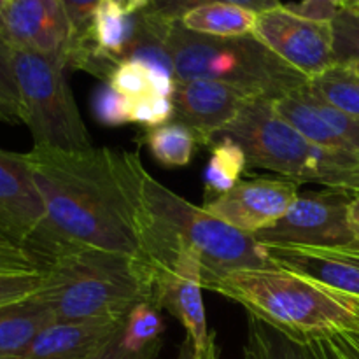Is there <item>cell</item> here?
<instances>
[{
    "label": "cell",
    "mask_w": 359,
    "mask_h": 359,
    "mask_svg": "<svg viewBox=\"0 0 359 359\" xmlns=\"http://www.w3.org/2000/svg\"><path fill=\"white\" fill-rule=\"evenodd\" d=\"M273 266L291 270L328 290L359 300V245L316 249L265 245Z\"/></svg>",
    "instance_id": "obj_15"
},
{
    "label": "cell",
    "mask_w": 359,
    "mask_h": 359,
    "mask_svg": "<svg viewBox=\"0 0 359 359\" xmlns=\"http://www.w3.org/2000/svg\"><path fill=\"white\" fill-rule=\"evenodd\" d=\"M165 323L161 307L154 300H142L128 312L118 335V344L125 351L137 353L161 342Z\"/></svg>",
    "instance_id": "obj_23"
},
{
    "label": "cell",
    "mask_w": 359,
    "mask_h": 359,
    "mask_svg": "<svg viewBox=\"0 0 359 359\" xmlns=\"http://www.w3.org/2000/svg\"><path fill=\"white\" fill-rule=\"evenodd\" d=\"M0 121H2V118H0Z\"/></svg>",
    "instance_id": "obj_45"
},
{
    "label": "cell",
    "mask_w": 359,
    "mask_h": 359,
    "mask_svg": "<svg viewBox=\"0 0 359 359\" xmlns=\"http://www.w3.org/2000/svg\"><path fill=\"white\" fill-rule=\"evenodd\" d=\"M27 160L46 209L28 244L42 265L58 248L104 249L147 262L139 154L112 147H34Z\"/></svg>",
    "instance_id": "obj_1"
},
{
    "label": "cell",
    "mask_w": 359,
    "mask_h": 359,
    "mask_svg": "<svg viewBox=\"0 0 359 359\" xmlns=\"http://www.w3.org/2000/svg\"><path fill=\"white\" fill-rule=\"evenodd\" d=\"M46 272H13L0 273V307L32 298L44 286Z\"/></svg>",
    "instance_id": "obj_29"
},
{
    "label": "cell",
    "mask_w": 359,
    "mask_h": 359,
    "mask_svg": "<svg viewBox=\"0 0 359 359\" xmlns=\"http://www.w3.org/2000/svg\"><path fill=\"white\" fill-rule=\"evenodd\" d=\"M335 63L353 65L359 62V14L344 7L332 21Z\"/></svg>",
    "instance_id": "obj_25"
},
{
    "label": "cell",
    "mask_w": 359,
    "mask_h": 359,
    "mask_svg": "<svg viewBox=\"0 0 359 359\" xmlns=\"http://www.w3.org/2000/svg\"><path fill=\"white\" fill-rule=\"evenodd\" d=\"M258 13L233 4H209L188 11L181 25L195 34L210 37H244L255 30Z\"/></svg>",
    "instance_id": "obj_18"
},
{
    "label": "cell",
    "mask_w": 359,
    "mask_h": 359,
    "mask_svg": "<svg viewBox=\"0 0 359 359\" xmlns=\"http://www.w3.org/2000/svg\"><path fill=\"white\" fill-rule=\"evenodd\" d=\"M309 90L339 111L359 119V74L351 65L335 63L309 79Z\"/></svg>",
    "instance_id": "obj_20"
},
{
    "label": "cell",
    "mask_w": 359,
    "mask_h": 359,
    "mask_svg": "<svg viewBox=\"0 0 359 359\" xmlns=\"http://www.w3.org/2000/svg\"><path fill=\"white\" fill-rule=\"evenodd\" d=\"M259 359H318L311 342L294 339L283 330L249 316L248 344Z\"/></svg>",
    "instance_id": "obj_22"
},
{
    "label": "cell",
    "mask_w": 359,
    "mask_h": 359,
    "mask_svg": "<svg viewBox=\"0 0 359 359\" xmlns=\"http://www.w3.org/2000/svg\"><path fill=\"white\" fill-rule=\"evenodd\" d=\"M62 4L70 25V51L88 37L95 11L98 9L102 0H62Z\"/></svg>",
    "instance_id": "obj_30"
},
{
    "label": "cell",
    "mask_w": 359,
    "mask_h": 359,
    "mask_svg": "<svg viewBox=\"0 0 359 359\" xmlns=\"http://www.w3.org/2000/svg\"><path fill=\"white\" fill-rule=\"evenodd\" d=\"M142 140L149 147L154 160L167 168L186 167L191 161L198 144L195 133L179 121L147 128Z\"/></svg>",
    "instance_id": "obj_21"
},
{
    "label": "cell",
    "mask_w": 359,
    "mask_h": 359,
    "mask_svg": "<svg viewBox=\"0 0 359 359\" xmlns=\"http://www.w3.org/2000/svg\"><path fill=\"white\" fill-rule=\"evenodd\" d=\"M210 158L203 172L207 195H224L241 182L242 172L248 167V158L241 144L230 137H217L212 142Z\"/></svg>",
    "instance_id": "obj_19"
},
{
    "label": "cell",
    "mask_w": 359,
    "mask_h": 359,
    "mask_svg": "<svg viewBox=\"0 0 359 359\" xmlns=\"http://www.w3.org/2000/svg\"><path fill=\"white\" fill-rule=\"evenodd\" d=\"M207 290L305 342L359 330V300L280 266L237 270Z\"/></svg>",
    "instance_id": "obj_4"
},
{
    "label": "cell",
    "mask_w": 359,
    "mask_h": 359,
    "mask_svg": "<svg viewBox=\"0 0 359 359\" xmlns=\"http://www.w3.org/2000/svg\"><path fill=\"white\" fill-rule=\"evenodd\" d=\"M298 186L279 175L249 179L224 195L205 200L203 209L242 233L256 235L273 226L287 212L300 195Z\"/></svg>",
    "instance_id": "obj_11"
},
{
    "label": "cell",
    "mask_w": 359,
    "mask_h": 359,
    "mask_svg": "<svg viewBox=\"0 0 359 359\" xmlns=\"http://www.w3.org/2000/svg\"><path fill=\"white\" fill-rule=\"evenodd\" d=\"M351 67H353V69H354V70H356V72L359 74V62H356V63H353V65H351Z\"/></svg>",
    "instance_id": "obj_43"
},
{
    "label": "cell",
    "mask_w": 359,
    "mask_h": 359,
    "mask_svg": "<svg viewBox=\"0 0 359 359\" xmlns=\"http://www.w3.org/2000/svg\"><path fill=\"white\" fill-rule=\"evenodd\" d=\"M252 35L309 79L335 65L332 23L298 16L287 6L258 13Z\"/></svg>",
    "instance_id": "obj_9"
},
{
    "label": "cell",
    "mask_w": 359,
    "mask_h": 359,
    "mask_svg": "<svg viewBox=\"0 0 359 359\" xmlns=\"http://www.w3.org/2000/svg\"><path fill=\"white\" fill-rule=\"evenodd\" d=\"M177 359H196L195 347H193L191 340H189L188 337H186L184 342H182V344H181V347H179Z\"/></svg>",
    "instance_id": "obj_37"
},
{
    "label": "cell",
    "mask_w": 359,
    "mask_h": 359,
    "mask_svg": "<svg viewBox=\"0 0 359 359\" xmlns=\"http://www.w3.org/2000/svg\"><path fill=\"white\" fill-rule=\"evenodd\" d=\"M244 359H259V358L256 356V353L251 349V347L245 346L244 347Z\"/></svg>",
    "instance_id": "obj_39"
},
{
    "label": "cell",
    "mask_w": 359,
    "mask_h": 359,
    "mask_svg": "<svg viewBox=\"0 0 359 359\" xmlns=\"http://www.w3.org/2000/svg\"><path fill=\"white\" fill-rule=\"evenodd\" d=\"M209 4H233V6L255 11V13H263V11L283 6L280 0H153L146 11L165 21H179L188 11L209 6Z\"/></svg>",
    "instance_id": "obj_24"
},
{
    "label": "cell",
    "mask_w": 359,
    "mask_h": 359,
    "mask_svg": "<svg viewBox=\"0 0 359 359\" xmlns=\"http://www.w3.org/2000/svg\"><path fill=\"white\" fill-rule=\"evenodd\" d=\"M0 118L6 123L21 121V98L11 60V46L0 37Z\"/></svg>",
    "instance_id": "obj_26"
},
{
    "label": "cell",
    "mask_w": 359,
    "mask_h": 359,
    "mask_svg": "<svg viewBox=\"0 0 359 359\" xmlns=\"http://www.w3.org/2000/svg\"><path fill=\"white\" fill-rule=\"evenodd\" d=\"M346 9H351V11H354V13L359 14V0H353L349 6H346Z\"/></svg>",
    "instance_id": "obj_40"
},
{
    "label": "cell",
    "mask_w": 359,
    "mask_h": 359,
    "mask_svg": "<svg viewBox=\"0 0 359 359\" xmlns=\"http://www.w3.org/2000/svg\"><path fill=\"white\" fill-rule=\"evenodd\" d=\"M337 339H339L340 346L344 347V351L347 353V356H349L351 359H359V349L356 346H354L353 342H351L349 339H347L346 335H335Z\"/></svg>",
    "instance_id": "obj_36"
},
{
    "label": "cell",
    "mask_w": 359,
    "mask_h": 359,
    "mask_svg": "<svg viewBox=\"0 0 359 359\" xmlns=\"http://www.w3.org/2000/svg\"><path fill=\"white\" fill-rule=\"evenodd\" d=\"M342 2H344V7H346V6H349V4L353 2V0H342Z\"/></svg>",
    "instance_id": "obj_44"
},
{
    "label": "cell",
    "mask_w": 359,
    "mask_h": 359,
    "mask_svg": "<svg viewBox=\"0 0 359 359\" xmlns=\"http://www.w3.org/2000/svg\"><path fill=\"white\" fill-rule=\"evenodd\" d=\"M7 2H9V0H7Z\"/></svg>",
    "instance_id": "obj_46"
},
{
    "label": "cell",
    "mask_w": 359,
    "mask_h": 359,
    "mask_svg": "<svg viewBox=\"0 0 359 359\" xmlns=\"http://www.w3.org/2000/svg\"><path fill=\"white\" fill-rule=\"evenodd\" d=\"M353 193L339 189L300 193L287 212L273 226L252 235L262 245L335 249L354 248L359 242L349 226Z\"/></svg>",
    "instance_id": "obj_8"
},
{
    "label": "cell",
    "mask_w": 359,
    "mask_h": 359,
    "mask_svg": "<svg viewBox=\"0 0 359 359\" xmlns=\"http://www.w3.org/2000/svg\"><path fill=\"white\" fill-rule=\"evenodd\" d=\"M245 100L251 98L235 88L207 79L175 81L172 97L175 119L188 126L202 146H212L216 137L237 118Z\"/></svg>",
    "instance_id": "obj_14"
},
{
    "label": "cell",
    "mask_w": 359,
    "mask_h": 359,
    "mask_svg": "<svg viewBox=\"0 0 359 359\" xmlns=\"http://www.w3.org/2000/svg\"><path fill=\"white\" fill-rule=\"evenodd\" d=\"M132 102L130 107V123H137L146 128L167 125L175 118V109L172 98L161 95H146Z\"/></svg>",
    "instance_id": "obj_28"
},
{
    "label": "cell",
    "mask_w": 359,
    "mask_h": 359,
    "mask_svg": "<svg viewBox=\"0 0 359 359\" xmlns=\"http://www.w3.org/2000/svg\"><path fill=\"white\" fill-rule=\"evenodd\" d=\"M342 335H346L347 339H349L351 342H353L354 346H356L359 349V330H358V332H353V333H342Z\"/></svg>",
    "instance_id": "obj_38"
},
{
    "label": "cell",
    "mask_w": 359,
    "mask_h": 359,
    "mask_svg": "<svg viewBox=\"0 0 359 359\" xmlns=\"http://www.w3.org/2000/svg\"><path fill=\"white\" fill-rule=\"evenodd\" d=\"M209 359H221V358H219V349H217V347H216V349H214V353L210 354Z\"/></svg>",
    "instance_id": "obj_41"
},
{
    "label": "cell",
    "mask_w": 359,
    "mask_h": 359,
    "mask_svg": "<svg viewBox=\"0 0 359 359\" xmlns=\"http://www.w3.org/2000/svg\"><path fill=\"white\" fill-rule=\"evenodd\" d=\"M14 77L21 98V123L34 137V147L86 151L93 142L67 83V65L32 49L11 48Z\"/></svg>",
    "instance_id": "obj_7"
},
{
    "label": "cell",
    "mask_w": 359,
    "mask_h": 359,
    "mask_svg": "<svg viewBox=\"0 0 359 359\" xmlns=\"http://www.w3.org/2000/svg\"><path fill=\"white\" fill-rule=\"evenodd\" d=\"M6 4H7V0H0V13H2V11H4Z\"/></svg>",
    "instance_id": "obj_42"
},
{
    "label": "cell",
    "mask_w": 359,
    "mask_h": 359,
    "mask_svg": "<svg viewBox=\"0 0 359 359\" xmlns=\"http://www.w3.org/2000/svg\"><path fill=\"white\" fill-rule=\"evenodd\" d=\"M167 44L175 81L207 79L228 84L251 100L276 102L307 86L309 77L284 62L255 35L210 37L170 21Z\"/></svg>",
    "instance_id": "obj_6"
},
{
    "label": "cell",
    "mask_w": 359,
    "mask_h": 359,
    "mask_svg": "<svg viewBox=\"0 0 359 359\" xmlns=\"http://www.w3.org/2000/svg\"><path fill=\"white\" fill-rule=\"evenodd\" d=\"M311 346L314 349L318 359H351L344 347L340 346L339 339L335 335L325 337V339L311 340Z\"/></svg>",
    "instance_id": "obj_34"
},
{
    "label": "cell",
    "mask_w": 359,
    "mask_h": 359,
    "mask_svg": "<svg viewBox=\"0 0 359 359\" xmlns=\"http://www.w3.org/2000/svg\"><path fill=\"white\" fill-rule=\"evenodd\" d=\"M118 335L109 342V346L105 347V349L102 351V353L95 359H158L161 346H163V340H161V342L153 344V346L146 347V349L137 351V353H130V351H125L121 346H119Z\"/></svg>",
    "instance_id": "obj_33"
},
{
    "label": "cell",
    "mask_w": 359,
    "mask_h": 359,
    "mask_svg": "<svg viewBox=\"0 0 359 359\" xmlns=\"http://www.w3.org/2000/svg\"><path fill=\"white\" fill-rule=\"evenodd\" d=\"M287 9L309 20L332 23L337 14L344 9V2L342 0H302V2L290 4Z\"/></svg>",
    "instance_id": "obj_32"
},
{
    "label": "cell",
    "mask_w": 359,
    "mask_h": 359,
    "mask_svg": "<svg viewBox=\"0 0 359 359\" xmlns=\"http://www.w3.org/2000/svg\"><path fill=\"white\" fill-rule=\"evenodd\" d=\"M217 137L241 144L248 167L273 172L297 184L316 182L359 195V153L316 146L277 114L272 102L245 100Z\"/></svg>",
    "instance_id": "obj_5"
},
{
    "label": "cell",
    "mask_w": 359,
    "mask_h": 359,
    "mask_svg": "<svg viewBox=\"0 0 359 359\" xmlns=\"http://www.w3.org/2000/svg\"><path fill=\"white\" fill-rule=\"evenodd\" d=\"M347 216H349L351 230H353L354 237H356V241L359 242V195H354L353 200H351Z\"/></svg>",
    "instance_id": "obj_35"
},
{
    "label": "cell",
    "mask_w": 359,
    "mask_h": 359,
    "mask_svg": "<svg viewBox=\"0 0 359 359\" xmlns=\"http://www.w3.org/2000/svg\"><path fill=\"white\" fill-rule=\"evenodd\" d=\"M144 249L153 269L188 251L202 265L203 287L237 270L273 266L265 245L175 195L146 168L140 174Z\"/></svg>",
    "instance_id": "obj_2"
},
{
    "label": "cell",
    "mask_w": 359,
    "mask_h": 359,
    "mask_svg": "<svg viewBox=\"0 0 359 359\" xmlns=\"http://www.w3.org/2000/svg\"><path fill=\"white\" fill-rule=\"evenodd\" d=\"M202 290V265L191 252L177 251L170 262L154 269L153 300L184 326L196 359H209L217 346L207 326Z\"/></svg>",
    "instance_id": "obj_10"
},
{
    "label": "cell",
    "mask_w": 359,
    "mask_h": 359,
    "mask_svg": "<svg viewBox=\"0 0 359 359\" xmlns=\"http://www.w3.org/2000/svg\"><path fill=\"white\" fill-rule=\"evenodd\" d=\"M93 114L100 125L104 126H123L130 123V107L132 102L116 91L114 88L104 84L93 95Z\"/></svg>",
    "instance_id": "obj_27"
},
{
    "label": "cell",
    "mask_w": 359,
    "mask_h": 359,
    "mask_svg": "<svg viewBox=\"0 0 359 359\" xmlns=\"http://www.w3.org/2000/svg\"><path fill=\"white\" fill-rule=\"evenodd\" d=\"M46 219L27 154L0 149V238L28 248Z\"/></svg>",
    "instance_id": "obj_13"
},
{
    "label": "cell",
    "mask_w": 359,
    "mask_h": 359,
    "mask_svg": "<svg viewBox=\"0 0 359 359\" xmlns=\"http://www.w3.org/2000/svg\"><path fill=\"white\" fill-rule=\"evenodd\" d=\"M44 286L37 293L58 323L121 321L154 297V269L123 252L58 248L44 259Z\"/></svg>",
    "instance_id": "obj_3"
},
{
    "label": "cell",
    "mask_w": 359,
    "mask_h": 359,
    "mask_svg": "<svg viewBox=\"0 0 359 359\" xmlns=\"http://www.w3.org/2000/svg\"><path fill=\"white\" fill-rule=\"evenodd\" d=\"M121 321L53 323L21 353L6 359H95L121 332Z\"/></svg>",
    "instance_id": "obj_16"
},
{
    "label": "cell",
    "mask_w": 359,
    "mask_h": 359,
    "mask_svg": "<svg viewBox=\"0 0 359 359\" xmlns=\"http://www.w3.org/2000/svg\"><path fill=\"white\" fill-rule=\"evenodd\" d=\"M41 258L28 248L0 238V273L13 272H35L42 270Z\"/></svg>",
    "instance_id": "obj_31"
},
{
    "label": "cell",
    "mask_w": 359,
    "mask_h": 359,
    "mask_svg": "<svg viewBox=\"0 0 359 359\" xmlns=\"http://www.w3.org/2000/svg\"><path fill=\"white\" fill-rule=\"evenodd\" d=\"M0 37L11 48L32 49L67 65L70 25L62 0H9L0 13Z\"/></svg>",
    "instance_id": "obj_12"
},
{
    "label": "cell",
    "mask_w": 359,
    "mask_h": 359,
    "mask_svg": "<svg viewBox=\"0 0 359 359\" xmlns=\"http://www.w3.org/2000/svg\"><path fill=\"white\" fill-rule=\"evenodd\" d=\"M56 323L51 307L34 294L32 298L0 307V359L21 353L39 333Z\"/></svg>",
    "instance_id": "obj_17"
}]
</instances>
